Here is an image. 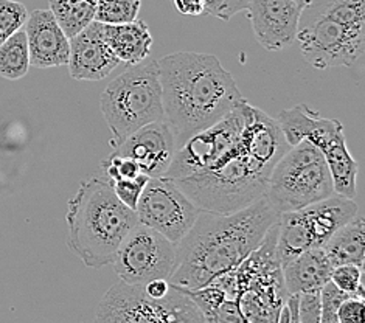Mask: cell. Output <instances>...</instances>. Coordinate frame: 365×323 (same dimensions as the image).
Instances as JSON below:
<instances>
[{
  "instance_id": "obj_1",
  "label": "cell",
  "mask_w": 365,
  "mask_h": 323,
  "mask_svg": "<svg viewBox=\"0 0 365 323\" xmlns=\"http://www.w3.org/2000/svg\"><path fill=\"white\" fill-rule=\"evenodd\" d=\"M277 220L278 213L264 195L233 213L201 212L178 242L176 267L168 283L188 291L210 284L237 269L259 246Z\"/></svg>"
},
{
  "instance_id": "obj_16",
  "label": "cell",
  "mask_w": 365,
  "mask_h": 323,
  "mask_svg": "<svg viewBox=\"0 0 365 323\" xmlns=\"http://www.w3.org/2000/svg\"><path fill=\"white\" fill-rule=\"evenodd\" d=\"M27 34L30 66L50 68L67 66L71 39L59 27L50 10H34L24 25Z\"/></svg>"
},
{
  "instance_id": "obj_19",
  "label": "cell",
  "mask_w": 365,
  "mask_h": 323,
  "mask_svg": "<svg viewBox=\"0 0 365 323\" xmlns=\"http://www.w3.org/2000/svg\"><path fill=\"white\" fill-rule=\"evenodd\" d=\"M358 212L359 208L354 199H346L336 193L320 202L302 208L300 215L305 221L312 247H324L333 233L351 221Z\"/></svg>"
},
{
  "instance_id": "obj_35",
  "label": "cell",
  "mask_w": 365,
  "mask_h": 323,
  "mask_svg": "<svg viewBox=\"0 0 365 323\" xmlns=\"http://www.w3.org/2000/svg\"><path fill=\"white\" fill-rule=\"evenodd\" d=\"M176 10L184 16H199L204 14L205 0H173Z\"/></svg>"
},
{
  "instance_id": "obj_21",
  "label": "cell",
  "mask_w": 365,
  "mask_h": 323,
  "mask_svg": "<svg viewBox=\"0 0 365 323\" xmlns=\"http://www.w3.org/2000/svg\"><path fill=\"white\" fill-rule=\"evenodd\" d=\"M103 34L120 63L134 66L142 63L151 53L153 36L150 27L143 21L120 25L103 24Z\"/></svg>"
},
{
  "instance_id": "obj_33",
  "label": "cell",
  "mask_w": 365,
  "mask_h": 323,
  "mask_svg": "<svg viewBox=\"0 0 365 323\" xmlns=\"http://www.w3.org/2000/svg\"><path fill=\"white\" fill-rule=\"evenodd\" d=\"M299 323H320V291L299 294Z\"/></svg>"
},
{
  "instance_id": "obj_7",
  "label": "cell",
  "mask_w": 365,
  "mask_h": 323,
  "mask_svg": "<svg viewBox=\"0 0 365 323\" xmlns=\"http://www.w3.org/2000/svg\"><path fill=\"white\" fill-rule=\"evenodd\" d=\"M237 303L246 323H278L288 300L282 265L277 258V224L259 246L235 269Z\"/></svg>"
},
{
  "instance_id": "obj_3",
  "label": "cell",
  "mask_w": 365,
  "mask_h": 323,
  "mask_svg": "<svg viewBox=\"0 0 365 323\" xmlns=\"http://www.w3.org/2000/svg\"><path fill=\"white\" fill-rule=\"evenodd\" d=\"M67 246L84 266L100 269L112 265L118 247L138 224L137 213L115 196L106 176L81 182L68 200Z\"/></svg>"
},
{
  "instance_id": "obj_13",
  "label": "cell",
  "mask_w": 365,
  "mask_h": 323,
  "mask_svg": "<svg viewBox=\"0 0 365 323\" xmlns=\"http://www.w3.org/2000/svg\"><path fill=\"white\" fill-rule=\"evenodd\" d=\"M246 11L263 48L278 51L295 42L303 8L294 0H249Z\"/></svg>"
},
{
  "instance_id": "obj_25",
  "label": "cell",
  "mask_w": 365,
  "mask_h": 323,
  "mask_svg": "<svg viewBox=\"0 0 365 323\" xmlns=\"http://www.w3.org/2000/svg\"><path fill=\"white\" fill-rule=\"evenodd\" d=\"M30 53L27 34L24 30L14 33L4 43H0V76L16 81L29 73Z\"/></svg>"
},
{
  "instance_id": "obj_36",
  "label": "cell",
  "mask_w": 365,
  "mask_h": 323,
  "mask_svg": "<svg viewBox=\"0 0 365 323\" xmlns=\"http://www.w3.org/2000/svg\"><path fill=\"white\" fill-rule=\"evenodd\" d=\"M145 292L153 299H162L170 291V283L167 280H153L143 286Z\"/></svg>"
},
{
  "instance_id": "obj_24",
  "label": "cell",
  "mask_w": 365,
  "mask_h": 323,
  "mask_svg": "<svg viewBox=\"0 0 365 323\" xmlns=\"http://www.w3.org/2000/svg\"><path fill=\"white\" fill-rule=\"evenodd\" d=\"M48 4V10L68 39L88 29L95 21L97 0H50Z\"/></svg>"
},
{
  "instance_id": "obj_37",
  "label": "cell",
  "mask_w": 365,
  "mask_h": 323,
  "mask_svg": "<svg viewBox=\"0 0 365 323\" xmlns=\"http://www.w3.org/2000/svg\"><path fill=\"white\" fill-rule=\"evenodd\" d=\"M288 307L291 309V320L289 323H299V316H297V311H299V295H289L288 300Z\"/></svg>"
},
{
  "instance_id": "obj_15",
  "label": "cell",
  "mask_w": 365,
  "mask_h": 323,
  "mask_svg": "<svg viewBox=\"0 0 365 323\" xmlns=\"http://www.w3.org/2000/svg\"><path fill=\"white\" fill-rule=\"evenodd\" d=\"M120 64L104 41L103 24L93 21L88 29L71 39L68 72L78 81H101Z\"/></svg>"
},
{
  "instance_id": "obj_31",
  "label": "cell",
  "mask_w": 365,
  "mask_h": 323,
  "mask_svg": "<svg viewBox=\"0 0 365 323\" xmlns=\"http://www.w3.org/2000/svg\"><path fill=\"white\" fill-rule=\"evenodd\" d=\"M150 178H146L145 174L138 176L135 179H126V180H109L110 187L114 190L115 196L120 199L121 204H125L128 208L135 212L137 202L140 199L142 191L146 185V182Z\"/></svg>"
},
{
  "instance_id": "obj_20",
  "label": "cell",
  "mask_w": 365,
  "mask_h": 323,
  "mask_svg": "<svg viewBox=\"0 0 365 323\" xmlns=\"http://www.w3.org/2000/svg\"><path fill=\"white\" fill-rule=\"evenodd\" d=\"M333 269L334 266L324 247L302 253L288 263L282 265L286 291L289 295L320 291L331 278Z\"/></svg>"
},
{
  "instance_id": "obj_18",
  "label": "cell",
  "mask_w": 365,
  "mask_h": 323,
  "mask_svg": "<svg viewBox=\"0 0 365 323\" xmlns=\"http://www.w3.org/2000/svg\"><path fill=\"white\" fill-rule=\"evenodd\" d=\"M173 286V284H171ZM176 287V286H175ZM196 303L205 323H246L237 303V282L235 270L216 278L201 289H180Z\"/></svg>"
},
{
  "instance_id": "obj_12",
  "label": "cell",
  "mask_w": 365,
  "mask_h": 323,
  "mask_svg": "<svg viewBox=\"0 0 365 323\" xmlns=\"http://www.w3.org/2000/svg\"><path fill=\"white\" fill-rule=\"evenodd\" d=\"M138 224L178 244L193 227L201 210L167 178L148 179L137 202Z\"/></svg>"
},
{
  "instance_id": "obj_28",
  "label": "cell",
  "mask_w": 365,
  "mask_h": 323,
  "mask_svg": "<svg viewBox=\"0 0 365 323\" xmlns=\"http://www.w3.org/2000/svg\"><path fill=\"white\" fill-rule=\"evenodd\" d=\"M329 282L336 284L339 289L351 294L364 297V286H362V267L353 265H342L336 266L331 272Z\"/></svg>"
},
{
  "instance_id": "obj_5",
  "label": "cell",
  "mask_w": 365,
  "mask_h": 323,
  "mask_svg": "<svg viewBox=\"0 0 365 323\" xmlns=\"http://www.w3.org/2000/svg\"><path fill=\"white\" fill-rule=\"evenodd\" d=\"M100 106L110 129V146L114 150L135 130L163 121L158 61L129 66L108 84L101 93Z\"/></svg>"
},
{
  "instance_id": "obj_4",
  "label": "cell",
  "mask_w": 365,
  "mask_h": 323,
  "mask_svg": "<svg viewBox=\"0 0 365 323\" xmlns=\"http://www.w3.org/2000/svg\"><path fill=\"white\" fill-rule=\"evenodd\" d=\"M272 168L258 162L242 138L210 168L175 180L201 212L233 213L255 202L266 191Z\"/></svg>"
},
{
  "instance_id": "obj_27",
  "label": "cell",
  "mask_w": 365,
  "mask_h": 323,
  "mask_svg": "<svg viewBox=\"0 0 365 323\" xmlns=\"http://www.w3.org/2000/svg\"><path fill=\"white\" fill-rule=\"evenodd\" d=\"M29 14L27 6L17 0H0V43L22 30Z\"/></svg>"
},
{
  "instance_id": "obj_26",
  "label": "cell",
  "mask_w": 365,
  "mask_h": 323,
  "mask_svg": "<svg viewBox=\"0 0 365 323\" xmlns=\"http://www.w3.org/2000/svg\"><path fill=\"white\" fill-rule=\"evenodd\" d=\"M142 0H97L95 21L106 25H120L137 21Z\"/></svg>"
},
{
  "instance_id": "obj_6",
  "label": "cell",
  "mask_w": 365,
  "mask_h": 323,
  "mask_svg": "<svg viewBox=\"0 0 365 323\" xmlns=\"http://www.w3.org/2000/svg\"><path fill=\"white\" fill-rule=\"evenodd\" d=\"M334 195L324 155L314 145L303 140L291 146L269 174L264 198L282 215L297 212Z\"/></svg>"
},
{
  "instance_id": "obj_38",
  "label": "cell",
  "mask_w": 365,
  "mask_h": 323,
  "mask_svg": "<svg viewBox=\"0 0 365 323\" xmlns=\"http://www.w3.org/2000/svg\"><path fill=\"white\" fill-rule=\"evenodd\" d=\"M294 2H295V4H297V5H300L302 8H307V6L309 5V2H311V0H294Z\"/></svg>"
},
{
  "instance_id": "obj_32",
  "label": "cell",
  "mask_w": 365,
  "mask_h": 323,
  "mask_svg": "<svg viewBox=\"0 0 365 323\" xmlns=\"http://www.w3.org/2000/svg\"><path fill=\"white\" fill-rule=\"evenodd\" d=\"M249 0H205L204 14H210L222 21H230L235 14L246 10Z\"/></svg>"
},
{
  "instance_id": "obj_8",
  "label": "cell",
  "mask_w": 365,
  "mask_h": 323,
  "mask_svg": "<svg viewBox=\"0 0 365 323\" xmlns=\"http://www.w3.org/2000/svg\"><path fill=\"white\" fill-rule=\"evenodd\" d=\"M95 323H205L187 294L170 284L168 294L153 299L143 286L118 282L103 295Z\"/></svg>"
},
{
  "instance_id": "obj_29",
  "label": "cell",
  "mask_w": 365,
  "mask_h": 323,
  "mask_svg": "<svg viewBox=\"0 0 365 323\" xmlns=\"http://www.w3.org/2000/svg\"><path fill=\"white\" fill-rule=\"evenodd\" d=\"M351 297L339 289L336 284L328 282L320 289V323H337V311L344 300Z\"/></svg>"
},
{
  "instance_id": "obj_17",
  "label": "cell",
  "mask_w": 365,
  "mask_h": 323,
  "mask_svg": "<svg viewBox=\"0 0 365 323\" xmlns=\"http://www.w3.org/2000/svg\"><path fill=\"white\" fill-rule=\"evenodd\" d=\"M286 143L289 146L307 140L319 148L344 133V125L336 118H324L317 112L311 111L307 104H297L291 109H284L277 118Z\"/></svg>"
},
{
  "instance_id": "obj_2",
  "label": "cell",
  "mask_w": 365,
  "mask_h": 323,
  "mask_svg": "<svg viewBox=\"0 0 365 323\" xmlns=\"http://www.w3.org/2000/svg\"><path fill=\"white\" fill-rule=\"evenodd\" d=\"M158 66L163 121L175 135L178 150L245 100L232 73L215 55L178 51L160 58Z\"/></svg>"
},
{
  "instance_id": "obj_11",
  "label": "cell",
  "mask_w": 365,
  "mask_h": 323,
  "mask_svg": "<svg viewBox=\"0 0 365 323\" xmlns=\"http://www.w3.org/2000/svg\"><path fill=\"white\" fill-rule=\"evenodd\" d=\"M245 101L242 100L218 123L188 138L176 151L163 178L173 182L188 178L191 174L210 168L232 151L238 145L245 129V111H242Z\"/></svg>"
},
{
  "instance_id": "obj_9",
  "label": "cell",
  "mask_w": 365,
  "mask_h": 323,
  "mask_svg": "<svg viewBox=\"0 0 365 323\" xmlns=\"http://www.w3.org/2000/svg\"><path fill=\"white\" fill-rule=\"evenodd\" d=\"M295 41L300 43L303 58L319 71L354 67L364 55L365 31L345 27L309 8H303Z\"/></svg>"
},
{
  "instance_id": "obj_30",
  "label": "cell",
  "mask_w": 365,
  "mask_h": 323,
  "mask_svg": "<svg viewBox=\"0 0 365 323\" xmlns=\"http://www.w3.org/2000/svg\"><path fill=\"white\" fill-rule=\"evenodd\" d=\"M103 170L104 176L109 180H126L142 176V171L134 160L115 153H112L106 160H103Z\"/></svg>"
},
{
  "instance_id": "obj_23",
  "label": "cell",
  "mask_w": 365,
  "mask_h": 323,
  "mask_svg": "<svg viewBox=\"0 0 365 323\" xmlns=\"http://www.w3.org/2000/svg\"><path fill=\"white\" fill-rule=\"evenodd\" d=\"M324 250L333 266L353 265L362 267L365 258V221L358 212L351 221L341 227L324 244Z\"/></svg>"
},
{
  "instance_id": "obj_34",
  "label": "cell",
  "mask_w": 365,
  "mask_h": 323,
  "mask_svg": "<svg viewBox=\"0 0 365 323\" xmlns=\"http://www.w3.org/2000/svg\"><path fill=\"white\" fill-rule=\"evenodd\" d=\"M337 323H365L364 297L351 295L344 300L337 311Z\"/></svg>"
},
{
  "instance_id": "obj_14",
  "label": "cell",
  "mask_w": 365,
  "mask_h": 323,
  "mask_svg": "<svg viewBox=\"0 0 365 323\" xmlns=\"http://www.w3.org/2000/svg\"><path fill=\"white\" fill-rule=\"evenodd\" d=\"M178 151L175 135L165 121L146 125L126 137L114 153L134 160L146 178H163Z\"/></svg>"
},
{
  "instance_id": "obj_22",
  "label": "cell",
  "mask_w": 365,
  "mask_h": 323,
  "mask_svg": "<svg viewBox=\"0 0 365 323\" xmlns=\"http://www.w3.org/2000/svg\"><path fill=\"white\" fill-rule=\"evenodd\" d=\"M324 155L329 176L333 180L334 193L346 199L356 198V178H358V163L346 148L344 133L319 148Z\"/></svg>"
},
{
  "instance_id": "obj_10",
  "label": "cell",
  "mask_w": 365,
  "mask_h": 323,
  "mask_svg": "<svg viewBox=\"0 0 365 323\" xmlns=\"http://www.w3.org/2000/svg\"><path fill=\"white\" fill-rule=\"evenodd\" d=\"M178 244L143 224H137L118 247L112 261L120 282L145 286L153 280H170L176 267Z\"/></svg>"
}]
</instances>
